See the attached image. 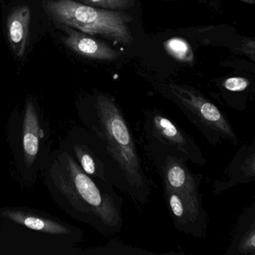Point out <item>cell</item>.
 I'll use <instances>...</instances> for the list:
<instances>
[{
    "instance_id": "1",
    "label": "cell",
    "mask_w": 255,
    "mask_h": 255,
    "mask_svg": "<svg viewBox=\"0 0 255 255\" xmlns=\"http://www.w3.org/2000/svg\"><path fill=\"white\" fill-rule=\"evenodd\" d=\"M77 114L101 145L110 183L135 204H147L151 181L130 125L117 101L107 94L95 92L89 101L79 104Z\"/></svg>"
},
{
    "instance_id": "2",
    "label": "cell",
    "mask_w": 255,
    "mask_h": 255,
    "mask_svg": "<svg viewBox=\"0 0 255 255\" xmlns=\"http://www.w3.org/2000/svg\"><path fill=\"white\" fill-rule=\"evenodd\" d=\"M41 175L54 202L70 217L105 237L122 231L123 197L111 183L86 174L69 153L53 150Z\"/></svg>"
},
{
    "instance_id": "3",
    "label": "cell",
    "mask_w": 255,
    "mask_h": 255,
    "mask_svg": "<svg viewBox=\"0 0 255 255\" xmlns=\"http://www.w3.org/2000/svg\"><path fill=\"white\" fill-rule=\"evenodd\" d=\"M8 140L20 180L31 185L41 174L51 156L53 141L48 125L32 99L15 111L8 123Z\"/></svg>"
},
{
    "instance_id": "4",
    "label": "cell",
    "mask_w": 255,
    "mask_h": 255,
    "mask_svg": "<svg viewBox=\"0 0 255 255\" xmlns=\"http://www.w3.org/2000/svg\"><path fill=\"white\" fill-rule=\"evenodd\" d=\"M43 7L58 25H65L91 35L129 45L132 17L125 13L84 5L76 0H45Z\"/></svg>"
},
{
    "instance_id": "5",
    "label": "cell",
    "mask_w": 255,
    "mask_h": 255,
    "mask_svg": "<svg viewBox=\"0 0 255 255\" xmlns=\"http://www.w3.org/2000/svg\"><path fill=\"white\" fill-rule=\"evenodd\" d=\"M165 94L210 145L223 142L238 145L240 138L227 115L201 92L190 86L170 84Z\"/></svg>"
},
{
    "instance_id": "6",
    "label": "cell",
    "mask_w": 255,
    "mask_h": 255,
    "mask_svg": "<svg viewBox=\"0 0 255 255\" xmlns=\"http://www.w3.org/2000/svg\"><path fill=\"white\" fill-rule=\"evenodd\" d=\"M141 124L142 143L169 149L188 162L199 166L207 163L204 153L195 139L160 110L151 109L144 111Z\"/></svg>"
},
{
    "instance_id": "7",
    "label": "cell",
    "mask_w": 255,
    "mask_h": 255,
    "mask_svg": "<svg viewBox=\"0 0 255 255\" xmlns=\"http://www.w3.org/2000/svg\"><path fill=\"white\" fill-rule=\"evenodd\" d=\"M0 255H83V250L17 224L0 220Z\"/></svg>"
},
{
    "instance_id": "8",
    "label": "cell",
    "mask_w": 255,
    "mask_h": 255,
    "mask_svg": "<svg viewBox=\"0 0 255 255\" xmlns=\"http://www.w3.org/2000/svg\"><path fill=\"white\" fill-rule=\"evenodd\" d=\"M146 156L162 180L164 189L200 196L202 175L188 167L187 161L175 152L157 144L143 143Z\"/></svg>"
},
{
    "instance_id": "9",
    "label": "cell",
    "mask_w": 255,
    "mask_h": 255,
    "mask_svg": "<svg viewBox=\"0 0 255 255\" xmlns=\"http://www.w3.org/2000/svg\"><path fill=\"white\" fill-rule=\"evenodd\" d=\"M163 197L177 231L193 238H205L209 216L204 209L202 195L196 196L163 188Z\"/></svg>"
},
{
    "instance_id": "10",
    "label": "cell",
    "mask_w": 255,
    "mask_h": 255,
    "mask_svg": "<svg viewBox=\"0 0 255 255\" xmlns=\"http://www.w3.org/2000/svg\"><path fill=\"white\" fill-rule=\"evenodd\" d=\"M0 220L17 224L75 246L82 243L84 239V233L80 228L56 219L51 215L32 209L1 207Z\"/></svg>"
},
{
    "instance_id": "11",
    "label": "cell",
    "mask_w": 255,
    "mask_h": 255,
    "mask_svg": "<svg viewBox=\"0 0 255 255\" xmlns=\"http://www.w3.org/2000/svg\"><path fill=\"white\" fill-rule=\"evenodd\" d=\"M59 149L69 153L86 174L98 181L110 183L101 145L84 127L71 128L59 143Z\"/></svg>"
},
{
    "instance_id": "12",
    "label": "cell",
    "mask_w": 255,
    "mask_h": 255,
    "mask_svg": "<svg viewBox=\"0 0 255 255\" xmlns=\"http://www.w3.org/2000/svg\"><path fill=\"white\" fill-rule=\"evenodd\" d=\"M255 182V140L242 145L227 165L222 179H216L213 192L222 195L235 186Z\"/></svg>"
},
{
    "instance_id": "13",
    "label": "cell",
    "mask_w": 255,
    "mask_h": 255,
    "mask_svg": "<svg viewBox=\"0 0 255 255\" xmlns=\"http://www.w3.org/2000/svg\"><path fill=\"white\" fill-rule=\"evenodd\" d=\"M60 26L66 33L62 41L77 54L98 60L112 61L119 57V53L105 43L74 28L65 25Z\"/></svg>"
},
{
    "instance_id": "14",
    "label": "cell",
    "mask_w": 255,
    "mask_h": 255,
    "mask_svg": "<svg viewBox=\"0 0 255 255\" xmlns=\"http://www.w3.org/2000/svg\"><path fill=\"white\" fill-rule=\"evenodd\" d=\"M226 255H255V204L244 209L237 219Z\"/></svg>"
},
{
    "instance_id": "15",
    "label": "cell",
    "mask_w": 255,
    "mask_h": 255,
    "mask_svg": "<svg viewBox=\"0 0 255 255\" xmlns=\"http://www.w3.org/2000/svg\"><path fill=\"white\" fill-rule=\"evenodd\" d=\"M30 20L31 10L26 5L16 7L7 18L8 41L13 51L19 58L23 57L26 53Z\"/></svg>"
},
{
    "instance_id": "16",
    "label": "cell",
    "mask_w": 255,
    "mask_h": 255,
    "mask_svg": "<svg viewBox=\"0 0 255 255\" xmlns=\"http://www.w3.org/2000/svg\"><path fill=\"white\" fill-rule=\"evenodd\" d=\"M157 255L137 246L127 245L118 238H113L104 246L83 250V255Z\"/></svg>"
},
{
    "instance_id": "17",
    "label": "cell",
    "mask_w": 255,
    "mask_h": 255,
    "mask_svg": "<svg viewBox=\"0 0 255 255\" xmlns=\"http://www.w3.org/2000/svg\"><path fill=\"white\" fill-rule=\"evenodd\" d=\"M168 53L181 62H191L193 59V53L189 44L180 38H172L165 44Z\"/></svg>"
},
{
    "instance_id": "18",
    "label": "cell",
    "mask_w": 255,
    "mask_h": 255,
    "mask_svg": "<svg viewBox=\"0 0 255 255\" xmlns=\"http://www.w3.org/2000/svg\"><path fill=\"white\" fill-rule=\"evenodd\" d=\"M84 5L106 10L125 9L132 6L135 0H76Z\"/></svg>"
},
{
    "instance_id": "19",
    "label": "cell",
    "mask_w": 255,
    "mask_h": 255,
    "mask_svg": "<svg viewBox=\"0 0 255 255\" xmlns=\"http://www.w3.org/2000/svg\"><path fill=\"white\" fill-rule=\"evenodd\" d=\"M250 86V83L244 77H230L224 80L222 87L225 92L230 94H244Z\"/></svg>"
},
{
    "instance_id": "20",
    "label": "cell",
    "mask_w": 255,
    "mask_h": 255,
    "mask_svg": "<svg viewBox=\"0 0 255 255\" xmlns=\"http://www.w3.org/2000/svg\"><path fill=\"white\" fill-rule=\"evenodd\" d=\"M239 1H241V2H246V3L249 4L255 3V0H239Z\"/></svg>"
}]
</instances>
